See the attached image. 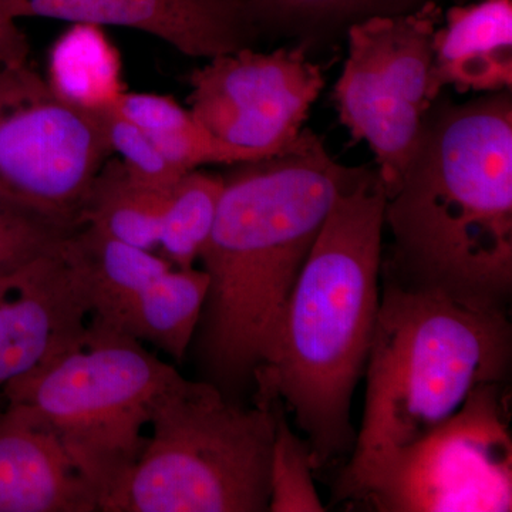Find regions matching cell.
I'll use <instances>...</instances> for the list:
<instances>
[{
	"instance_id": "6da1fadb",
	"label": "cell",
	"mask_w": 512,
	"mask_h": 512,
	"mask_svg": "<svg viewBox=\"0 0 512 512\" xmlns=\"http://www.w3.org/2000/svg\"><path fill=\"white\" fill-rule=\"evenodd\" d=\"M380 278L504 309L512 292V96L434 101L402 180L386 194Z\"/></svg>"
},
{
	"instance_id": "7a4b0ae2",
	"label": "cell",
	"mask_w": 512,
	"mask_h": 512,
	"mask_svg": "<svg viewBox=\"0 0 512 512\" xmlns=\"http://www.w3.org/2000/svg\"><path fill=\"white\" fill-rule=\"evenodd\" d=\"M232 167L200 258L210 285L194 336L220 389L254 382L320 229L365 165L338 163L305 127L286 153Z\"/></svg>"
},
{
	"instance_id": "3957f363",
	"label": "cell",
	"mask_w": 512,
	"mask_h": 512,
	"mask_svg": "<svg viewBox=\"0 0 512 512\" xmlns=\"http://www.w3.org/2000/svg\"><path fill=\"white\" fill-rule=\"evenodd\" d=\"M384 202L376 167L365 165L330 210L254 375L255 402L281 400L313 468L355 448L350 409L379 315Z\"/></svg>"
},
{
	"instance_id": "277c9868",
	"label": "cell",
	"mask_w": 512,
	"mask_h": 512,
	"mask_svg": "<svg viewBox=\"0 0 512 512\" xmlns=\"http://www.w3.org/2000/svg\"><path fill=\"white\" fill-rule=\"evenodd\" d=\"M382 279L365 413L350 461L423 439L478 386L507 382L510 373L507 311Z\"/></svg>"
},
{
	"instance_id": "5b68a950",
	"label": "cell",
	"mask_w": 512,
	"mask_h": 512,
	"mask_svg": "<svg viewBox=\"0 0 512 512\" xmlns=\"http://www.w3.org/2000/svg\"><path fill=\"white\" fill-rule=\"evenodd\" d=\"M150 436L103 512H265L275 402L245 407L175 373L150 406Z\"/></svg>"
},
{
	"instance_id": "8992f818",
	"label": "cell",
	"mask_w": 512,
	"mask_h": 512,
	"mask_svg": "<svg viewBox=\"0 0 512 512\" xmlns=\"http://www.w3.org/2000/svg\"><path fill=\"white\" fill-rule=\"evenodd\" d=\"M175 373L140 340L92 318L70 348L2 390L8 406L55 434L104 511L143 453L151 402Z\"/></svg>"
},
{
	"instance_id": "52a82bcc",
	"label": "cell",
	"mask_w": 512,
	"mask_h": 512,
	"mask_svg": "<svg viewBox=\"0 0 512 512\" xmlns=\"http://www.w3.org/2000/svg\"><path fill=\"white\" fill-rule=\"evenodd\" d=\"M510 420L507 382L481 384L423 439L349 461L333 497L379 512H510Z\"/></svg>"
},
{
	"instance_id": "ba28073f",
	"label": "cell",
	"mask_w": 512,
	"mask_h": 512,
	"mask_svg": "<svg viewBox=\"0 0 512 512\" xmlns=\"http://www.w3.org/2000/svg\"><path fill=\"white\" fill-rule=\"evenodd\" d=\"M440 3L416 12L373 16L346 29L348 56L333 89L340 124L365 141L389 194L402 180L434 101V33Z\"/></svg>"
},
{
	"instance_id": "9c48e42d",
	"label": "cell",
	"mask_w": 512,
	"mask_h": 512,
	"mask_svg": "<svg viewBox=\"0 0 512 512\" xmlns=\"http://www.w3.org/2000/svg\"><path fill=\"white\" fill-rule=\"evenodd\" d=\"M111 154L104 116L60 99L30 63L0 67V192L77 228Z\"/></svg>"
},
{
	"instance_id": "30bf717a",
	"label": "cell",
	"mask_w": 512,
	"mask_h": 512,
	"mask_svg": "<svg viewBox=\"0 0 512 512\" xmlns=\"http://www.w3.org/2000/svg\"><path fill=\"white\" fill-rule=\"evenodd\" d=\"M298 43L211 57L188 77L191 113L214 136L274 157L296 146L325 74Z\"/></svg>"
},
{
	"instance_id": "8fae6325",
	"label": "cell",
	"mask_w": 512,
	"mask_h": 512,
	"mask_svg": "<svg viewBox=\"0 0 512 512\" xmlns=\"http://www.w3.org/2000/svg\"><path fill=\"white\" fill-rule=\"evenodd\" d=\"M63 239L0 274V389L70 348L92 319Z\"/></svg>"
},
{
	"instance_id": "7c38bea8",
	"label": "cell",
	"mask_w": 512,
	"mask_h": 512,
	"mask_svg": "<svg viewBox=\"0 0 512 512\" xmlns=\"http://www.w3.org/2000/svg\"><path fill=\"white\" fill-rule=\"evenodd\" d=\"M10 18L56 19L147 33L185 56L252 47L258 36L245 0H0Z\"/></svg>"
},
{
	"instance_id": "4fadbf2b",
	"label": "cell",
	"mask_w": 512,
	"mask_h": 512,
	"mask_svg": "<svg viewBox=\"0 0 512 512\" xmlns=\"http://www.w3.org/2000/svg\"><path fill=\"white\" fill-rule=\"evenodd\" d=\"M96 491L55 434L18 407L0 413V512H97Z\"/></svg>"
},
{
	"instance_id": "5bb4252c",
	"label": "cell",
	"mask_w": 512,
	"mask_h": 512,
	"mask_svg": "<svg viewBox=\"0 0 512 512\" xmlns=\"http://www.w3.org/2000/svg\"><path fill=\"white\" fill-rule=\"evenodd\" d=\"M431 86L441 96L512 89V0H478L453 6L433 39Z\"/></svg>"
},
{
	"instance_id": "9a60e30c",
	"label": "cell",
	"mask_w": 512,
	"mask_h": 512,
	"mask_svg": "<svg viewBox=\"0 0 512 512\" xmlns=\"http://www.w3.org/2000/svg\"><path fill=\"white\" fill-rule=\"evenodd\" d=\"M47 84L76 109L106 116L127 92L121 57L101 26L73 23L47 57Z\"/></svg>"
},
{
	"instance_id": "2e32d148",
	"label": "cell",
	"mask_w": 512,
	"mask_h": 512,
	"mask_svg": "<svg viewBox=\"0 0 512 512\" xmlns=\"http://www.w3.org/2000/svg\"><path fill=\"white\" fill-rule=\"evenodd\" d=\"M208 285L204 269L171 268L134 303L121 332L181 362L197 332Z\"/></svg>"
},
{
	"instance_id": "e0dca14e",
	"label": "cell",
	"mask_w": 512,
	"mask_h": 512,
	"mask_svg": "<svg viewBox=\"0 0 512 512\" xmlns=\"http://www.w3.org/2000/svg\"><path fill=\"white\" fill-rule=\"evenodd\" d=\"M167 191L137 183L119 158H109L94 178L80 214V225H90L109 237L156 252Z\"/></svg>"
},
{
	"instance_id": "ac0fdd59",
	"label": "cell",
	"mask_w": 512,
	"mask_h": 512,
	"mask_svg": "<svg viewBox=\"0 0 512 512\" xmlns=\"http://www.w3.org/2000/svg\"><path fill=\"white\" fill-rule=\"evenodd\" d=\"M441 0H245L256 32L298 37L308 47L373 16L416 12Z\"/></svg>"
},
{
	"instance_id": "d6986e66",
	"label": "cell",
	"mask_w": 512,
	"mask_h": 512,
	"mask_svg": "<svg viewBox=\"0 0 512 512\" xmlns=\"http://www.w3.org/2000/svg\"><path fill=\"white\" fill-rule=\"evenodd\" d=\"M224 191V175L184 174L165 194L158 249L174 268H194L211 237Z\"/></svg>"
},
{
	"instance_id": "ffe728a7",
	"label": "cell",
	"mask_w": 512,
	"mask_h": 512,
	"mask_svg": "<svg viewBox=\"0 0 512 512\" xmlns=\"http://www.w3.org/2000/svg\"><path fill=\"white\" fill-rule=\"evenodd\" d=\"M276 430L271 456L269 512H323L313 481L311 447L289 427L281 400H274Z\"/></svg>"
},
{
	"instance_id": "44dd1931",
	"label": "cell",
	"mask_w": 512,
	"mask_h": 512,
	"mask_svg": "<svg viewBox=\"0 0 512 512\" xmlns=\"http://www.w3.org/2000/svg\"><path fill=\"white\" fill-rule=\"evenodd\" d=\"M73 229L0 192V274L52 248Z\"/></svg>"
},
{
	"instance_id": "7402d4cb",
	"label": "cell",
	"mask_w": 512,
	"mask_h": 512,
	"mask_svg": "<svg viewBox=\"0 0 512 512\" xmlns=\"http://www.w3.org/2000/svg\"><path fill=\"white\" fill-rule=\"evenodd\" d=\"M111 153L119 154L127 173L137 181L157 191H168L184 173L174 167L153 138L116 110L104 116Z\"/></svg>"
},
{
	"instance_id": "603a6c76",
	"label": "cell",
	"mask_w": 512,
	"mask_h": 512,
	"mask_svg": "<svg viewBox=\"0 0 512 512\" xmlns=\"http://www.w3.org/2000/svg\"><path fill=\"white\" fill-rule=\"evenodd\" d=\"M30 47L18 20L10 18L0 3V67L29 64Z\"/></svg>"
}]
</instances>
